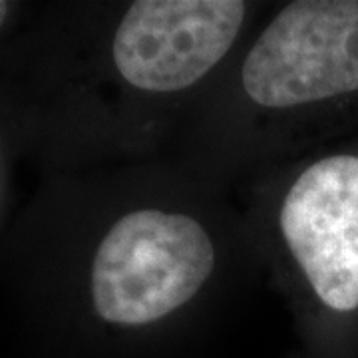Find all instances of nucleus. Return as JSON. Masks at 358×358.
<instances>
[{
  "label": "nucleus",
  "mask_w": 358,
  "mask_h": 358,
  "mask_svg": "<svg viewBox=\"0 0 358 358\" xmlns=\"http://www.w3.org/2000/svg\"><path fill=\"white\" fill-rule=\"evenodd\" d=\"M247 96L294 108L358 92V2L299 0L285 6L245 58Z\"/></svg>",
  "instance_id": "obj_2"
},
{
  "label": "nucleus",
  "mask_w": 358,
  "mask_h": 358,
  "mask_svg": "<svg viewBox=\"0 0 358 358\" xmlns=\"http://www.w3.org/2000/svg\"><path fill=\"white\" fill-rule=\"evenodd\" d=\"M8 8H10V4H8V2H2V0H0V28H2V24H4L6 16H8Z\"/></svg>",
  "instance_id": "obj_5"
},
{
  "label": "nucleus",
  "mask_w": 358,
  "mask_h": 358,
  "mask_svg": "<svg viewBox=\"0 0 358 358\" xmlns=\"http://www.w3.org/2000/svg\"><path fill=\"white\" fill-rule=\"evenodd\" d=\"M245 10L239 0H138L114 34L115 68L145 92L189 88L225 58Z\"/></svg>",
  "instance_id": "obj_3"
},
{
  "label": "nucleus",
  "mask_w": 358,
  "mask_h": 358,
  "mask_svg": "<svg viewBox=\"0 0 358 358\" xmlns=\"http://www.w3.org/2000/svg\"><path fill=\"white\" fill-rule=\"evenodd\" d=\"M213 267V243L195 219L159 209L131 211L98 245L92 305L106 322L148 324L189 303Z\"/></svg>",
  "instance_id": "obj_1"
},
{
  "label": "nucleus",
  "mask_w": 358,
  "mask_h": 358,
  "mask_svg": "<svg viewBox=\"0 0 358 358\" xmlns=\"http://www.w3.org/2000/svg\"><path fill=\"white\" fill-rule=\"evenodd\" d=\"M281 233L313 291L333 310L358 308V157L307 167L281 207Z\"/></svg>",
  "instance_id": "obj_4"
}]
</instances>
